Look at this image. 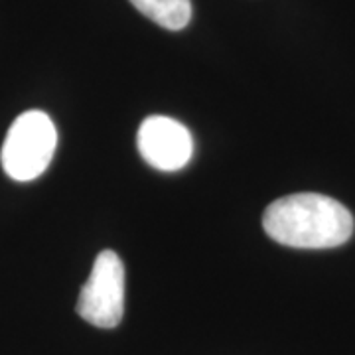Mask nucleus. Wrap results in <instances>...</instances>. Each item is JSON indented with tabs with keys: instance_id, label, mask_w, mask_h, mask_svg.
<instances>
[{
	"instance_id": "1",
	"label": "nucleus",
	"mask_w": 355,
	"mask_h": 355,
	"mask_svg": "<svg viewBox=\"0 0 355 355\" xmlns=\"http://www.w3.org/2000/svg\"><path fill=\"white\" fill-rule=\"evenodd\" d=\"M272 241L294 249H334L354 235V216L338 200L322 193H292L275 200L263 214Z\"/></svg>"
},
{
	"instance_id": "2",
	"label": "nucleus",
	"mask_w": 355,
	"mask_h": 355,
	"mask_svg": "<svg viewBox=\"0 0 355 355\" xmlns=\"http://www.w3.org/2000/svg\"><path fill=\"white\" fill-rule=\"evenodd\" d=\"M58 146V130L42 111H28L14 121L2 144V168L16 182H30L50 166Z\"/></svg>"
},
{
	"instance_id": "3",
	"label": "nucleus",
	"mask_w": 355,
	"mask_h": 355,
	"mask_svg": "<svg viewBox=\"0 0 355 355\" xmlns=\"http://www.w3.org/2000/svg\"><path fill=\"white\" fill-rule=\"evenodd\" d=\"M77 314L103 330L121 324L125 314V266L111 249L97 254L87 282L79 292Z\"/></svg>"
},
{
	"instance_id": "4",
	"label": "nucleus",
	"mask_w": 355,
	"mask_h": 355,
	"mask_svg": "<svg viewBox=\"0 0 355 355\" xmlns=\"http://www.w3.org/2000/svg\"><path fill=\"white\" fill-rule=\"evenodd\" d=\"M137 146L144 162L162 172H178L191 160L193 140L176 119L154 114L142 121Z\"/></svg>"
},
{
	"instance_id": "5",
	"label": "nucleus",
	"mask_w": 355,
	"mask_h": 355,
	"mask_svg": "<svg viewBox=\"0 0 355 355\" xmlns=\"http://www.w3.org/2000/svg\"><path fill=\"white\" fill-rule=\"evenodd\" d=\"M130 4L154 24L166 30H184L191 20V0H130Z\"/></svg>"
}]
</instances>
